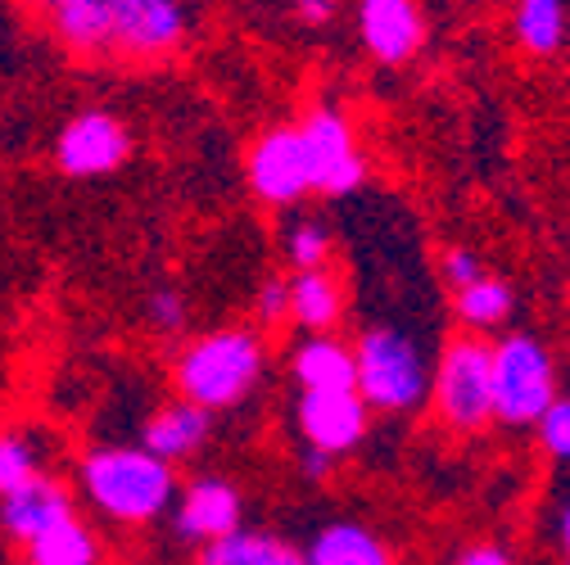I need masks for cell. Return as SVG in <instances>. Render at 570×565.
I'll use <instances>...</instances> for the list:
<instances>
[{
    "mask_svg": "<svg viewBox=\"0 0 570 565\" xmlns=\"http://www.w3.org/2000/svg\"><path fill=\"white\" fill-rule=\"evenodd\" d=\"M68 516H78L73 512V493H68L55 475H41L28 488L0 498V529H6L19 547H28L37 534H46L50 525H59Z\"/></svg>",
    "mask_w": 570,
    "mask_h": 565,
    "instance_id": "cell-14",
    "label": "cell"
},
{
    "mask_svg": "<svg viewBox=\"0 0 570 565\" xmlns=\"http://www.w3.org/2000/svg\"><path fill=\"white\" fill-rule=\"evenodd\" d=\"M245 181L263 208H295L313 195V163L299 122H276L254 140L245 159Z\"/></svg>",
    "mask_w": 570,
    "mask_h": 565,
    "instance_id": "cell-7",
    "label": "cell"
},
{
    "mask_svg": "<svg viewBox=\"0 0 570 565\" xmlns=\"http://www.w3.org/2000/svg\"><path fill=\"white\" fill-rule=\"evenodd\" d=\"M566 565H570V561H566Z\"/></svg>",
    "mask_w": 570,
    "mask_h": 565,
    "instance_id": "cell-33",
    "label": "cell"
},
{
    "mask_svg": "<svg viewBox=\"0 0 570 565\" xmlns=\"http://www.w3.org/2000/svg\"><path fill=\"white\" fill-rule=\"evenodd\" d=\"M190 37L186 0H109V59L159 63Z\"/></svg>",
    "mask_w": 570,
    "mask_h": 565,
    "instance_id": "cell-6",
    "label": "cell"
},
{
    "mask_svg": "<svg viewBox=\"0 0 570 565\" xmlns=\"http://www.w3.org/2000/svg\"><path fill=\"white\" fill-rule=\"evenodd\" d=\"M353 358H358V394L372 412H416L431 394L435 367L425 358V348L412 330L403 326H367L353 344Z\"/></svg>",
    "mask_w": 570,
    "mask_h": 565,
    "instance_id": "cell-3",
    "label": "cell"
},
{
    "mask_svg": "<svg viewBox=\"0 0 570 565\" xmlns=\"http://www.w3.org/2000/svg\"><path fill=\"white\" fill-rule=\"evenodd\" d=\"M358 37L376 63L399 68L425 46L421 6L416 0H358Z\"/></svg>",
    "mask_w": 570,
    "mask_h": 565,
    "instance_id": "cell-12",
    "label": "cell"
},
{
    "mask_svg": "<svg viewBox=\"0 0 570 565\" xmlns=\"http://www.w3.org/2000/svg\"><path fill=\"white\" fill-rule=\"evenodd\" d=\"M291 376H295L299 394L358 389V358H353V348L335 335H308L291 353Z\"/></svg>",
    "mask_w": 570,
    "mask_h": 565,
    "instance_id": "cell-15",
    "label": "cell"
},
{
    "mask_svg": "<svg viewBox=\"0 0 570 565\" xmlns=\"http://www.w3.org/2000/svg\"><path fill=\"white\" fill-rule=\"evenodd\" d=\"M186 317H190V308H186V295H181L177 286L150 290V299H146V326H150L155 335L177 339V335L186 330Z\"/></svg>",
    "mask_w": 570,
    "mask_h": 565,
    "instance_id": "cell-24",
    "label": "cell"
},
{
    "mask_svg": "<svg viewBox=\"0 0 570 565\" xmlns=\"http://www.w3.org/2000/svg\"><path fill=\"white\" fill-rule=\"evenodd\" d=\"M304 146H308V163H313V190L331 195V199H344L353 190H363L367 181V155L358 146V131H353L348 113L331 109V105H317L304 122Z\"/></svg>",
    "mask_w": 570,
    "mask_h": 565,
    "instance_id": "cell-9",
    "label": "cell"
},
{
    "mask_svg": "<svg viewBox=\"0 0 570 565\" xmlns=\"http://www.w3.org/2000/svg\"><path fill=\"white\" fill-rule=\"evenodd\" d=\"M213 439V412L186 403V398H173L164 407H155L140 426V448L155 453L159 462L177 466V462H190L199 448H208Z\"/></svg>",
    "mask_w": 570,
    "mask_h": 565,
    "instance_id": "cell-13",
    "label": "cell"
},
{
    "mask_svg": "<svg viewBox=\"0 0 570 565\" xmlns=\"http://www.w3.org/2000/svg\"><path fill=\"white\" fill-rule=\"evenodd\" d=\"M199 565H308L304 547L263 529H236L218 543L199 547Z\"/></svg>",
    "mask_w": 570,
    "mask_h": 565,
    "instance_id": "cell-18",
    "label": "cell"
},
{
    "mask_svg": "<svg viewBox=\"0 0 570 565\" xmlns=\"http://www.w3.org/2000/svg\"><path fill=\"white\" fill-rule=\"evenodd\" d=\"M254 317L258 326H281L291 321V276H267L254 290Z\"/></svg>",
    "mask_w": 570,
    "mask_h": 565,
    "instance_id": "cell-27",
    "label": "cell"
},
{
    "mask_svg": "<svg viewBox=\"0 0 570 565\" xmlns=\"http://www.w3.org/2000/svg\"><path fill=\"white\" fill-rule=\"evenodd\" d=\"M50 159L63 177H73V181L109 177L131 159V131L109 109H82L59 127Z\"/></svg>",
    "mask_w": 570,
    "mask_h": 565,
    "instance_id": "cell-8",
    "label": "cell"
},
{
    "mask_svg": "<svg viewBox=\"0 0 570 565\" xmlns=\"http://www.w3.org/2000/svg\"><path fill=\"white\" fill-rule=\"evenodd\" d=\"M291 14L304 28H331L340 19V0H291Z\"/></svg>",
    "mask_w": 570,
    "mask_h": 565,
    "instance_id": "cell-28",
    "label": "cell"
},
{
    "mask_svg": "<svg viewBox=\"0 0 570 565\" xmlns=\"http://www.w3.org/2000/svg\"><path fill=\"white\" fill-rule=\"evenodd\" d=\"M331 470H335V457H331V453H322V448H299V475H304L308 484L326 479Z\"/></svg>",
    "mask_w": 570,
    "mask_h": 565,
    "instance_id": "cell-30",
    "label": "cell"
},
{
    "mask_svg": "<svg viewBox=\"0 0 570 565\" xmlns=\"http://www.w3.org/2000/svg\"><path fill=\"white\" fill-rule=\"evenodd\" d=\"M557 403V363L534 330H508L493 344V420L512 430L539 426Z\"/></svg>",
    "mask_w": 570,
    "mask_h": 565,
    "instance_id": "cell-4",
    "label": "cell"
},
{
    "mask_svg": "<svg viewBox=\"0 0 570 565\" xmlns=\"http://www.w3.org/2000/svg\"><path fill=\"white\" fill-rule=\"evenodd\" d=\"M344 304L348 290L335 267H313L291 276V321L304 335H335V326L344 321Z\"/></svg>",
    "mask_w": 570,
    "mask_h": 565,
    "instance_id": "cell-16",
    "label": "cell"
},
{
    "mask_svg": "<svg viewBox=\"0 0 570 565\" xmlns=\"http://www.w3.org/2000/svg\"><path fill=\"white\" fill-rule=\"evenodd\" d=\"M440 276H444V286L458 295V290L475 286L480 276H489V267H484V258H480L475 249H466V245H449V249L440 254Z\"/></svg>",
    "mask_w": 570,
    "mask_h": 565,
    "instance_id": "cell-26",
    "label": "cell"
},
{
    "mask_svg": "<svg viewBox=\"0 0 570 565\" xmlns=\"http://www.w3.org/2000/svg\"><path fill=\"white\" fill-rule=\"evenodd\" d=\"M512 32H517L521 50L534 54V59H552V54H561V46H566V37H570L566 0H517V10H512Z\"/></svg>",
    "mask_w": 570,
    "mask_h": 565,
    "instance_id": "cell-20",
    "label": "cell"
},
{
    "mask_svg": "<svg viewBox=\"0 0 570 565\" xmlns=\"http://www.w3.org/2000/svg\"><path fill=\"white\" fill-rule=\"evenodd\" d=\"M245 529V498L227 475H195L181 484L173 503V538L190 547H208Z\"/></svg>",
    "mask_w": 570,
    "mask_h": 565,
    "instance_id": "cell-10",
    "label": "cell"
},
{
    "mask_svg": "<svg viewBox=\"0 0 570 565\" xmlns=\"http://www.w3.org/2000/svg\"><path fill=\"white\" fill-rule=\"evenodd\" d=\"M28 6H32V10L41 14V19H50V14L59 10V6H68V0H28Z\"/></svg>",
    "mask_w": 570,
    "mask_h": 565,
    "instance_id": "cell-32",
    "label": "cell"
},
{
    "mask_svg": "<svg viewBox=\"0 0 570 565\" xmlns=\"http://www.w3.org/2000/svg\"><path fill=\"white\" fill-rule=\"evenodd\" d=\"M308 565H394V552L381 534H372L363 521H331L322 525L308 547Z\"/></svg>",
    "mask_w": 570,
    "mask_h": 565,
    "instance_id": "cell-17",
    "label": "cell"
},
{
    "mask_svg": "<svg viewBox=\"0 0 570 565\" xmlns=\"http://www.w3.org/2000/svg\"><path fill=\"white\" fill-rule=\"evenodd\" d=\"M281 245H285V262H291L295 271L331 267V254H335V236L317 214H299V218L285 222Z\"/></svg>",
    "mask_w": 570,
    "mask_h": 565,
    "instance_id": "cell-23",
    "label": "cell"
},
{
    "mask_svg": "<svg viewBox=\"0 0 570 565\" xmlns=\"http://www.w3.org/2000/svg\"><path fill=\"white\" fill-rule=\"evenodd\" d=\"M539 444L552 462H570V394H557V403L539 416Z\"/></svg>",
    "mask_w": 570,
    "mask_h": 565,
    "instance_id": "cell-25",
    "label": "cell"
},
{
    "mask_svg": "<svg viewBox=\"0 0 570 565\" xmlns=\"http://www.w3.org/2000/svg\"><path fill=\"white\" fill-rule=\"evenodd\" d=\"M263 367H267V344L254 326H218L177 348L173 385L177 398L218 416L240 407L258 389Z\"/></svg>",
    "mask_w": 570,
    "mask_h": 565,
    "instance_id": "cell-2",
    "label": "cell"
},
{
    "mask_svg": "<svg viewBox=\"0 0 570 565\" xmlns=\"http://www.w3.org/2000/svg\"><path fill=\"white\" fill-rule=\"evenodd\" d=\"M46 470V444L32 430H0V498L28 488Z\"/></svg>",
    "mask_w": 570,
    "mask_h": 565,
    "instance_id": "cell-22",
    "label": "cell"
},
{
    "mask_svg": "<svg viewBox=\"0 0 570 565\" xmlns=\"http://www.w3.org/2000/svg\"><path fill=\"white\" fill-rule=\"evenodd\" d=\"M557 538H561V552L570 556V503L561 507V521H557Z\"/></svg>",
    "mask_w": 570,
    "mask_h": 565,
    "instance_id": "cell-31",
    "label": "cell"
},
{
    "mask_svg": "<svg viewBox=\"0 0 570 565\" xmlns=\"http://www.w3.org/2000/svg\"><path fill=\"white\" fill-rule=\"evenodd\" d=\"M453 565H517V556H512L503 543H489V538H484V543H466Z\"/></svg>",
    "mask_w": 570,
    "mask_h": 565,
    "instance_id": "cell-29",
    "label": "cell"
},
{
    "mask_svg": "<svg viewBox=\"0 0 570 565\" xmlns=\"http://www.w3.org/2000/svg\"><path fill=\"white\" fill-rule=\"evenodd\" d=\"M78 488L96 516L122 529H146L164 521L181 493L177 466L159 462L140 444H100L78 462Z\"/></svg>",
    "mask_w": 570,
    "mask_h": 565,
    "instance_id": "cell-1",
    "label": "cell"
},
{
    "mask_svg": "<svg viewBox=\"0 0 570 565\" xmlns=\"http://www.w3.org/2000/svg\"><path fill=\"white\" fill-rule=\"evenodd\" d=\"M28 565H100V538L82 516H68L23 547Z\"/></svg>",
    "mask_w": 570,
    "mask_h": 565,
    "instance_id": "cell-21",
    "label": "cell"
},
{
    "mask_svg": "<svg viewBox=\"0 0 570 565\" xmlns=\"http://www.w3.org/2000/svg\"><path fill=\"white\" fill-rule=\"evenodd\" d=\"M512 313H517V290L493 271L453 295V317L466 326V335H489L498 326H508Z\"/></svg>",
    "mask_w": 570,
    "mask_h": 565,
    "instance_id": "cell-19",
    "label": "cell"
},
{
    "mask_svg": "<svg viewBox=\"0 0 570 565\" xmlns=\"http://www.w3.org/2000/svg\"><path fill=\"white\" fill-rule=\"evenodd\" d=\"M435 412L449 430L475 435L493 420V344L484 335H458L444 344L435 380H431Z\"/></svg>",
    "mask_w": 570,
    "mask_h": 565,
    "instance_id": "cell-5",
    "label": "cell"
},
{
    "mask_svg": "<svg viewBox=\"0 0 570 565\" xmlns=\"http://www.w3.org/2000/svg\"><path fill=\"white\" fill-rule=\"evenodd\" d=\"M295 426L304 435V448H322L335 462L363 448L372 407L363 403L358 389H335V394H299L295 403Z\"/></svg>",
    "mask_w": 570,
    "mask_h": 565,
    "instance_id": "cell-11",
    "label": "cell"
}]
</instances>
